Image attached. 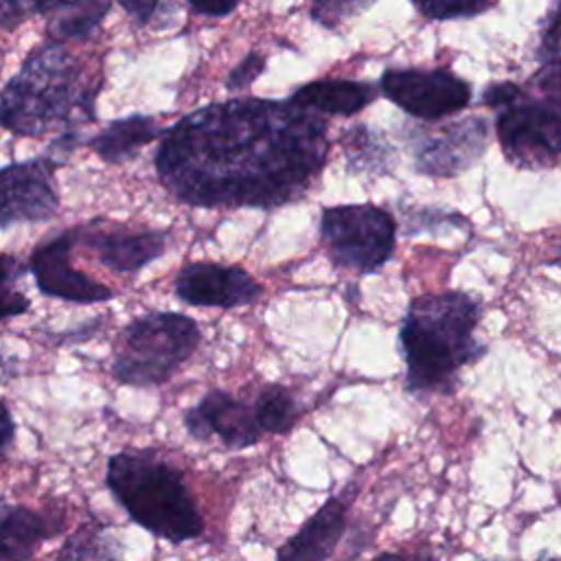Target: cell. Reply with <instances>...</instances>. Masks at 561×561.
<instances>
[{
  "mask_svg": "<svg viewBox=\"0 0 561 561\" xmlns=\"http://www.w3.org/2000/svg\"><path fill=\"white\" fill-rule=\"evenodd\" d=\"M329 156L327 121L289 101L230 99L173 123L153 156L160 184L195 208H276L298 199Z\"/></svg>",
  "mask_w": 561,
  "mask_h": 561,
  "instance_id": "6da1fadb",
  "label": "cell"
},
{
  "mask_svg": "<svg viewBox=\"0 0 561 561\" xmlns=\"http://www.w3.org/2000/svg\"><path fill=\"white\" fill-rule=\"evenodd\" d=\"M99 90L64 44L44 42L0 90V127L15 136H44L55 127L92 123Z\"/></svg>",
  "mask_w": 561,
  "mask_h": 561,
  "instance_id": "7a4b0ae2",
  "label": "cell"
},
{
  "mask_svg": "<svg viewBox=\"0 0 561 561\" xmlns=\"http://www.w3.org/2000/svg\"><path fill=\"white\" fill-rule=\"evenodd\" d=\"M480 309L462 291L421 296L410 302L401 322V348L412 392H447L458 370L484 351L473 331Z\"/></svg>",
  "mask_w": 561,
  "mask_h": 561,
  "instance_id": "3957f363",
  "label": "cell"
},
{
  "mask_svg": "<svg viewBox=\"0 0 561 561\" xmlns=\"http://www.w3.org/2000/svg\"><path fill=\"white\" fill-rule=\"evenodd\" d=\"M105 484L125 513L160 539L182 543L204 533L202 513L182 471L151 449L112 454Z\"/></svg>",
  "mask_w": 561,
  "mask_h": 561,
  "instance_id": "277c9868",
  "label": "cell"
},
{
  "mask_svg": "<svg viewBox=\"0 0 561 561\" xmlns=\"http://www.w3.org/2000/svg\"><path fill=\"white\" fill-rule=\"evenodd\" d=\"M199 340L197 322L184 313L151 311L138 316L116 340L112 375L123 386H162L195 353Z\"/></svg>",
  "mask_w": 561,
  "mask_h": 561,
  "instance_id": "5b68a950",
  "label": "cell"
},
{
  "mask_svg": "<svg viewBox=\"0 0 561 561\" xmlns=\"http://www.w3.org/2000/svg\"><path fill=\"white\" fill-rule=\"evenodd\" d=\"M320 234L333 263L368 274L392 256L397 226L379 206L344 204L322 210Z\"/></svg>",
  "mask_w": 561,
  "mask_h": 561,
  "instance_id": "8992f818",
  "label": "cell"
},
{
  "mask_svg": "<svg viewBox=\"0 0 561 561\" xmlns=\"http://www.w3.org/2000/svg\"><path fill=\"white\" fill-rule=\"evenodd\" d=\"M504 156L519 169H541L561 156V112L548 103H511L495 121Z\"/></svg>",
  "mask_w": 561,
  "mask_h": 561,
  "instance_id": "52a82bcc",
  "label": "cell"
},
{
  "mask_svg": "<svg viewBox=\"0 0 561 561\" xmlns=\"http://www.w3.org/2000/svg\"><path fill=\"white\" fill-rule=\"evenodd\" d=\"M379 90L403 112L423 121L449 116L471 101V85L445 68H388Z\"/></svg>",
  "mask_w": 561,
  "mask_h": 561,
  "instance_id": "ba28073f",
  "label": "cell"
},
{
  "mask_svg": "<svg viewBox=\"0 0 561 561\" xmlns=\"http://www.w3.org/2000/svg\"><path fill=\"white\" fill-rule=\"evenodd\" d=\"M81 226L66 228L42 241L28 259V270L44 296L77 305H94L114 298V289L96 283L88 274L72 267L70 252L79 245Z\"/></svg>",
  "mask_w": 561,
  "mask_h": 561,
  "instance_id": "9c48e42d",
  "label": "cell"
},
{
  "mask_svg": "<svg viewBox=\"0 0 561 561\" xmlns=\"http://www.w3.org/2000/svg\"><path fill=\"white\" fill-rule=\"evenodd\" d=\"M55 169L53 156L11 162L0 169V230L22 221H48L57 215Z\"/></svg>",
  "mask_w": 561,
  "mask_h": 561,
  "instance_id": "30bf717a",
  "label": "cell"
},
{
  "mask_svg": "<svg viewBox=\"0 0 561 561\" xmlns=\"http://www.w3.org/2000/svg\"><path fill=\"white\" fill-rule=\"evenodd\" d=\"M175 296L193 307H243L259 298V283L241 267L208 261L186 263L173 283Z\"/></svg>",
  "mask_w": 561,
  "mask_h": 561,
  "instance_id": "8fae6325",
  "label": "cell"
},
{
  "mask_svg": "<svg viewBox=\"0 0 561 561\" xmlns=\"http://www.w3.org/2000/svg\"><path fill=\"white\" fill-rule=\"evenodd\" d=\"M184 427L197 440L219 436L230 449H245L261 438L254 405L232 397L226 390L206 392L195 408L184 412Z\"/></svg>",
  "mask_w": 561,
  "mask_h": 561,
  "instance_id": "7c38bea8",
  "label": "cell"
},
{
  "mask_svg": "<svg viewBox=\"0 0 561 561\" xmlns=\"http://www.w3.org/2000/svg\"><path fill=\"white\" fill-rule=\"evenodd\" d=\"M486 149L484 118H465L447 123L423 138L414 149L416 169L430 175H456L478 162Z\"/></svg>",
  "mask_w": 561,
  "mask_h": 561,
  "instance_id": "4fadbf2b",
  "label": "cell"
},
{
  "mask_svg": "<svg viewBox=\"0 0 561 561\" xmlns=\"http://www.w3.org/2000/svg\"><path fill=\"white\" fill-rule=\"evenodd\" d=\"M167 239L169 234L162 230H140V232H129V230H92L90 226H81V239L85 248H90L99 263L121 272H138L147 267L151 261L160 259L167 250Z\"/></svg>",
  "mask_w": 561,
  "mask_h": 561,
  "instance_id": "5bb4252c",
  "label": "cell"
},
{
  "mask_svg": "<svg viewBox=\"0 0 561 561\" xmlns=\"http://www.w3.org/2000/svg\"><path fill=\"white\" fill-rule=\"evenodd\" d=\"M351 495L329 497L278 550L276 561H327L346 528Z\"/></svg>",
  "mask_w": 561,
  "mask_h": 561,
  "instance_id": "9a60e30c",
  "label": "cell"
},
{
  "mask_svg": "<svg viewBox=\"0 0 561 561\" xmlns=\"http://www.w3.org/2000/svg\"><path fill=\"white\" fill-rule=\"evenodd\" d=\"M57 530L59 526L28 506L0 504V561H31Z\"/></svg>",
  "mask_w": 561,
  "mask_h": 561,
  "instance_id": "2e32d148",
  "label": "cell"
},
{
  "mask_svg": "<svg viewBox=\"0 0 561 561\" xmlns=\"http://www.w3.org/2000/svg\"><path fill=\"white\" fill-rule=\"evenodd\" d=\"M112 4L107 0H39L37 15L46 18V42L64 44L70 39H88L101 26Z\"/></svg>",
  "mask_w": 561,
  "mask_h": 561,
  "instance_id": "e0dca14e",
  "label": "cell"
},
{
  "mask_svg": "<svg viewBox=\"0 0 561 561\" xmlns=\"http://www.w3.org/2000/svg\"><path fill=\"white\" fill-rule=\"evenodd\" d=\"M375 96L377 88L373 83L348 79H318L300 85L289 96V103L316 114L324 112L348 116L364 110Z\"/></svg>",
  "mask_w": 561,
  "mask_h": 561,
  "instance_id": "ac0fdd59",
  "label": "cell"
},
{
  "mask_svg": "<svg viewBox=\"0 0 561 561\" xmlns=\"http://www.w3.org/2000/svg\"><path fill=\"white\" fill-rule=\"evenodd\" d=\"M164 131L167 129L160 127L153 116L131 114L112 121L85 142L103 162L121 164L125 160H131L140 147L149 145L158 136H164Z\"/></svg>",
  "mask_w": 561,
  "mask_h": 561,
  "instance_id": "d6986e66",
  "label": "cell"
},
{
  "mask_svg": "<svg viewBox=\"0 0 561 561\" xmlns=\"http://www.w3.org/2000/svg\"><path fill=\"white\" fill-rule=\"evenodd\" d=\"M539 70L533 77V85L546 96V103L561 112V4H557L541 28L537 48Z\"/></svg>",
  "mask_w": 561,
  "mask_h": 561,
  "instance_id": "ffe728a7",
  "label": "cell"
},
{
  "mask_svg": "<svg viewBox=\"0 0 561 561\" xmlns=\"http://www.w3.org/2000/svg\"><path fill=\"white\" fill-rule=\"evenodd\" d=\"M254 414L261 432L285 434L294 427L298 419V405L283 386L274 383L261 390L254 403Z\"/></svg>",
  "mask_w": 561,
  "mask_h": 561,
  "instance_id": "44dd1931",
  "label": "cell"
},
{
  "mask_svg": "<svg viewBox=\"0 0 561 561\" xmlns=\"http://www.w3.org/2000/svg\"><path fill=\"white\" fill-rule=\"evenodd\" d=\"M114 548L99 526H81L59 548L55 561H112Z\"/></svg>",
  "mask_w": 561,
  "mask_h": 561,
  "instance_id": "7402d4cb",
  "label": "cell"
},
{
  "mask_svg": "<svg viewBox=\"0 0 561 561\" xmlns=\"http://www.w3.org/2000/svg\"><path fill=\"white\" fill-rule=\"evenodd\" d=\"M26 267L11 254H0V320H9L28 311V298L13 285L24 276Z\"/></svg>",
  "mask_w": 561,
  "mask_h": 561,
  "instance_id": "603a6c76",
  "label": "cell"
},
{
  "mask_svg": "<svg viewBox=\"0 0 561 561\" xmlns=\"http://www.w3.org/2000/svg\"><path fill=\"white\" fill-rule=\"evenodd\" d=\"M491 2H414V9L430 20L473 18L491 9Z\"/></svg>",
  "mask_w": 561,
  "mask_h": 561,
  "instance_id": "cb8c5ba5",
  "label": "cell"
},
{
  "mask_svg": "<svg viewBox=\"0 0 561 561\" xmlns=\"http://www.w3.org/2000/svg\"><path fill=\"white\" fill-rule=\"evenodd\" d=\"M265 68V57L261 53H248L237 66L234 70L228 75V90H241L248 88Z\"/></svg>",
  "mask_w": 561,
  "mask_h": 561,
  "instance_id": "d4e9b609",
  "label": "cell"
},
{
  "mask_svg": "<svg viewBox=\"0 0 561 561\" xmlns=\"http://www.w3.org/2000/svg\"><path fill=\"white\" fill-rule=\"evenodd\" d=\"M35 13H37L35 2L0 0V28L2 31H13Z\"/></svg>",
  "mask_w": 561,
  "mask_h": 561,
  "instance_id": "484cf974",
  "label": "cell"
},
{
  "mask_svg": "<svg viewBox=\"0 0 561 561\" xmlns=\"http://www.w3.org/2000/svg\"><path fill=\"white\" fill-rule=\"evenodd\" d=\"M522 90L511 83V81H504V83H491L486 90H484V96L482 101L489 105V107H500V105H511L519 99Z\"/></svg>",
  "mask_w": 561,
  "mask_h": 561,
  "instance_id": "4316f807",
  "label": "cell"
},
{
  "mask_svg": "<svg viewBox=\"0 0 561 561\" xmlns=\"http://www.w3.org/2000/svg\"><path fill=\"white\" fill-rule=\"evenodd\" d=\"M121 9L127 11L138 24H149L156 13L162 9L160 2H153V0H121Z\"/></svg>",
  "mask_w": 561,
  "mask_h": 561,
  "instance_id": "83f0119b",
  "label": "cell"
},
{
  "mask_svg": "<svg viewBox=\"0 0 561 561\" xmlns=\"http://www.w3.org/2000/svg\"><path fill=\"white\" fill-rule=\"evenodd\" d=\"M188 7L193 13H199V15L224 18L237 9V2H191Z\"/></svg>",
  "mask_w": 561,
  "mask_h": 561,
  "instance_id": "f1b7e54d",
  "label": "cell"
},
{
  "mask_svg": "<svg viewBox=\"0 0 561 561\" xmlns=\"http://www.w3.org/2000/svg\"><path fill=\"white\" fill-rule=\"evenodd\" d=\"M15 436V423H13V416L7 408V403L0 399V451L13 440Z\"/></svg>",
  "mask_w": 561,
  "mask_h": 561,
  "instance_id": "f546056e",
  "label": "cell"
},
{
  "mask_svg": "<svg viewBox=\"0 0 561 561\" xmlns=\"http://www.w3.org/2000/svg\"><path fill=\"white\" fill-rule=\"evenodd\" d=\"M373 561H410L408 557H403V554H399V552H390V550H386V552H379Z\"/></svg>",
  "mask_w": 561,
  "mask_h": 561,
  "instance_id": "4dcf8cb0",
  "label": "cell"
},
{
  "mask_svg": "<svg viewBox=\"0 0 561 561\" xmlns=\"http://www.w3.org/2000/svg\"><path fill=\"white\" fill-rule=\"evenodd\" d=\"M412 561H434V557L430 552H425V554H416Z\"/></svg>",
  "mask_w": 561,
  "mask_h": 561,
  "instance_id": "1f68e13d",
  "label": "cell"
},
{
  "mask_svg": "<svg viewBox=\"0 0 561 561\" xmlns=\"http://www.w3.org/2000/svg\"><path fill=\"white\" fill-rule=\"evenodd\" d=\"M537 561H561V559H554V557H548V554H541Z\"/></svg>",
  "mask_w": 561,
  "mask_h": 561,
  "instance_id": "d6a6232c",
  "label": "cell"
},
{
  "mask_svg": "<svg viewBox=\"0 0 561 561\" xmlns=\"http://www.w3.org/2000/svg\"><path fill=\"white\" fill-rule=\"evenodd\" d=\"M0 368H2V353H0Z\"/></svg>",
  "mask_w": 561,
  "mask_h": 561,
  "instance_id": "836d02e7",
  "label": "cell"
}]
</instances>
